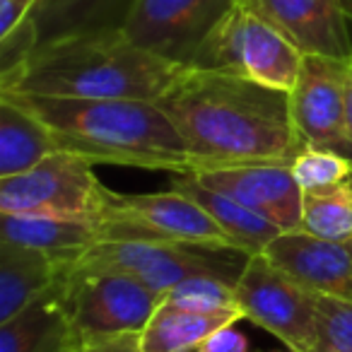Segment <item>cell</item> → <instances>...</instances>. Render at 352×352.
Here are the masks:
<instances>
[{
	"label": "cell",
	"instance_id": "obj_1",
	"mask_svg": "<svg viewBox=\"0 0 352 352\" xmlns=\"http://www.w3.org/2000/svg\"><path fill=\"white\" fill-rule=\"evenodd\" d=\"M157 104L186 142L193 171L292 164L307 147L292 123L289 92L254 80L186 68Z\"/></svg>",
	"mask_w": 352,
	"mask_h": 352
},
{
	"label": "cell",
	"instance_id": "obj_2",
	"mask_svg": "<svg viewBox=\"0 0 352 352\" xmlns=\"http://www.w3.org/2000/svg\"><path fill=\"white\" fill-rule=\"evenodd\" d=\"M34 113L51 131L58 150L94 164L191 174L193 160L184 138L157 102L142 99H65L0 92Z\"/></svg>",
	"mask_w": 352,
	"mask_h": 352
},
{
	"label": "cell",
	"instance_id": "obj_3",
	"mask_svg": "<svg viewBox=\"0 0 352 352\" xmlns=\"http://www.w3.org/2000/svg\"><path fill=\"white\" fill-rule=\"evenodd\" d=\"M184 70L135 46L123 32H94L36 46L0 75V92L160 102Z\"/></svg>",
	"mask_w": 352,
	"mask_h": 352
},
{
	"label": "cell",
	"instance_id": "obj_4",
	"mask_svg": "<svg viewBox=\"0 0 352 352\" xmlns=\"http://www.w3.org/2000/svg\"><path fill=\"white\" fill-rule=\"evenodd\" d=\"M302 58V51L278 27L258 15L246 0H236L206 36L188 68L236 75L289 92Z\"/></svg>",
	"mask_w": 352,
	"mask_h": 352
},
{
	"label": "cell",
	"instance_id": "obj_5",
	"mask_svg": "<svg viewBox=\"0 0 352 352\" xmlns=\"http://www.w3.org/2000/svg\"><path fill=\"white\" fill-rule=\"evenodd\" d=\"M246 261L249 256L236 249L152 239H104L73 263L123 270L164 299L176 285L193 275H215L236 285Z\"/></svg>",
	"mask_w": 352,
	"mask_h": 352
},
{
	"label": "cell",
	"instance_id": "obj_6",
	"mask_svg": "<svg viewBox=\"0 0 352 352\" xmlns=\"http://www.w3.org/2000/svg\"><path fill=\"white\" fill-rule=\"evenodd\" d=\"M97 220L102 227L99 241L152 239L236 249L196 201L171 188L164 193H116L107 188Z\"/></svg>",
	"mask_w": 352,
	"mask_h": 352
},
{
	"label": "cell",
	"instance_id": "obj_7",
	"mask_svg": "<svg viewBox=\"0 0 352 352\" xmlns=\"http://www.w3.org/2000/svg\"><path fill=\"white\" fill-rule=\"evenodd\" d=\"M63 275L70 326L82 342L142 333L162 302L138 278L116 268L70 263Z\"/></svg>",
	"mask_w": 352,
	"mask_h": 352
},
{
	"label": "cell",
	"instance_id": "obj_8",
	"mask_svg": "<svg viewBox=\"0 0 352 352\" xmlns=\"http://www.w3.org/2000/svg\"><path fill=\"white\" fill-rule=\"evenodd\" d=\"M104 191L94 162L58 150L22 174L0 179V212L97 220Z\"/></svg>",
	"mask_w": 352,
	"mask_h": 352
},
{
	"label": "cell",
	"instance_id": "obj_9",
	"mask_svg": "<svg viewBox=\"0 0 352 352\" xmlns=\"http://www.w3.org/2000/svg\"><path fill=\"white\" fill-rule=\"evenodd\" d=\"M234 292L244 318L265 328L289 352H314L316 292L289 278L268 256H249Z\"/></svg>",
	"mask_w": 352,
	"mask_h": 352
},
{
	"label": "cell",
	"instance_id": "obj_10",
	"mask_svg": "<svg viewBox=\"0 0 352 352\" xmlns=\"http://www.w3.org/2000/svg\"><path fill=\"white\" fill-rule=\"evenodd\" d=\"M347 75L350 58L304 54L289 89V113L304 145L333 150L352 160L347 131Z\"/></svg>",
	"mask_w": 352,
	"mask_h": 352
},
{
	"label": "cell",
	"instance_id": "obj_11",
	"mask_svg": "<svg viewBox=\"0 0 352 352\" xmlns=\"http://www.w3.org/2000/svg\"><path fill=\"white\" fill-rule=\"evenodd\" d=\"M236 0H135L123 34L140 49L188 68Z\"/></svg>",
	"mask_w": 352,
	"mask_h": 352
},
{
	"label": "cell",
	"instance_id": "obj_12",
	"mask_svg": "<svg viewBox=\"0 0 352 352\" xmlns=\"http://www.w3.org/2000/svg\"><path fill=\"white\" fill-rule=\"evenodd\" d=\"M198 182L244 203L283 232H302L304 191L289 164H241L193 171Z\"/></svg>",
	"mask_w": 352,
	"mask_h": 352
},
{
	"label": "cell",
	"instance_id": "obj_13",
	"mask_svg": "<svg viewBox=\"0 0 352 352\" xmlns=\"http://www.w3.org/2000/svg\"><path fill=\"white\" fill-rule=\"evenodd\" d=\"M263 254L311 292L352 302V239L333 241L307 232H283Z\"/></svg>",
	"mask_w": 352,
	"mask_h": 352
},
{
	"label": "cell",
	"instance_id": "obj_14",
	"mask_svg": "<svg viewBox=\"0 0 352 352\" xmlns=\"http://www.w3.org/2000/svg\"><path fill=\"white\" fill-rule=\"evenodd\" d=\"M302 54L352 58L342 0H246Z\"/></svg>",
	"mask_w": 352,
	"mask_h": 352
},
{
	"label": "cell",
	"instance_id": "obj_15",
	"mask_svg": "<svg viewBox=\"0 0 352 352\" xmlns=\"http://www.w3.org/2000/svg\"><path fill=\"white\" fill-rule=\"evenodd\" d=\"M78 345L82 340L70 326L65 275L15 316L0 321V352H70Z\"/></svg>",
	"mask_w": 352,
	"mask_h": 352
},
{
	"label": "cell",
	"instance_id": "obj_16",
	"mask_svg": "<svg viewBox=\"0 0 352 352\" xmlns=\"http://www.w3.org/2000/svg\"><path fill=\"white\" fill-rule=\"evenodd\" d=\"M0 239L46 251L70 265L102 239V227L85 217L0 212Z\"/></svg>",
	"mask_w": 352,
	"mask_h": 352
},
{
	"label": "cell",
	"instance_id": "obj_17",
	"mask_svg": "<svg viewBox=\"0 0 352 352\" xmlns=\"http://www.w3.org/2000/svg\"><path fill=\"white\" fill-rule=\"evenodd\" d=\"M135 0H39L27 20L36 46L94 32H123Z\"/></svg>",
	"mask_w": 352,
	"mask_h": 352
},
{
	"label": "cell",
	"instance_id": "obj_18",
	"mask_svg": "<svg viewBox=\"0 0 352 352\" xmlns=\"http://www.w3.org/2000/svg\"><path fill=\"white\" fill-rule=\"evenodd\" d=\"M169 188L196 201L227 232L232 244L239 251H244L246 256L263 254L265 246L283 234V230L275 227L270 220L261 217L258 212L246 208L244 203L234 201L232 196H225V193L201 184L193 174H171Z\"/></svg>",
	"mask_w": 352,
	"mask_h": 352
},
{
	"label": "cell",
	"instance_id": "obj_19",
	"mask_svg": "<svg viewBox=\"0 0 352 352\" xmlns=\"http://www.w3.org/2000/svg\"><path fill=\"white\" fill-rule=\"evenodd\" d=\"M65 268V261L46 251L0 239V321H8L54 287Z\"/></svg>",
	"mask_w": 352,
	"mask_h": 352
},
{
	"label": "cell",
	"instance_id": "obj_20",
	"mask_svg": "<svg viewBox=\"0 0 352 352\" xmlns=\"http://www.w3.org/2000/svg\"><path fill=\"white\" fill-rule=\"evenodd\" d=\"M241 309L193 311L162 299L140 333L142 352H196L215 331L241 321Z\"/></svg>",
	"mask_w": 352,
	"mask_h": 352
},
{
	"label": "cell",
	"instance_id": "obj_21",
	"mask_svg": "<svg viewBox=\"0 0 352 352\" xmlns=\"http://www.w3.org/2000/svg\"><path fill=\"white\" fill-rule=\"evenodd\" d=\"M58 152L51 131L12 99L0 97V179L22 174Z\"/></svg>",
	"mask_w": 352,
	"mask_h": 352
},
{
	"label": "cell",
	"instance_id": "obj_22",
	"mask_svg": "<svg viewBox=\"0 0 352 352\" xmlns=\"http://www.w3.org/2000/svg\"><path fill=\"white\" fill-rule=\"evenodd\" d=\"M302 232L321 239H352V182L328 191H304Z\"/></svg>",
	"mask_w": 352,
	"mask_h": 352
},
{
	"label": "cell",
	"instance_id": "obj_23",
	"mask_svg": "<svg viewBox=\"0 0 352 352\" xmlns=\"http://www.w3.org/2000/svg\"><path fill=\"white\" fill-rule=\"evenodd\" d=\"M289 166L302 191H328L352 182V160L333 150L307 145Z\"/></svg>",
	"mask_w": 352,
	"mask_h": 352
},
{
	"label": "cell",
	"instance_id": "obj_24",
	"mask_svg": "<svg viewBox=\"0 0 352 352\" xmlns=\"http://www.w3.org/2000/svg\"><path fill=\"white\" fill-rule=\"evenodd\" d=\"M164 299L176 304V307L193 309V311L239 309L234 285L222 278H215V275H193V278L176 285Z\"/></svg>",
	"mask_w": 352,
	"mask_h": 352
},
{
	"label": "cell",
	"instance_id": "obj_25",
	"mask_svg": "<svg viewBox=\"0 0 352 352\" xmlns=\"http://www.w3.org/2000/svg\"><path fill=\"white\" fill-rule=\"evenodd\" d=\"M314 352H352V302L316 294Z\"/></svg>",
	"mask_w": 352,
	"mask_h": 352
},
{
	"label": "cell",
	"instance_id": "obj_26",
	"mask_svg": "<svg viewBox=\"0 0 352 352\" xmlns=\"http://www.w3.org/2000/svg\"><path fill=\"white\" fill-rule=\"evenodd\" d=\"M196 352H249V340L232 323V326L220 328L210 338H206Z\"/></svg>",
	"mask_w": 352,
	"mask_h": 352
},
{
	"label": "cell",
	"instance_id": "obj_27",
	"mask_svg": "<svg viewBox=\"0 0 352 352\" xmlns=\"http://www.w3.org/2000/svg\"><path fill=\"white\" fill-rule=\"evenodd\" d=\"M39 0H0V36L10 34L15 27H20Z\"/></svg>",
	"mask_w": 352,
	"mask_h": 352
},
{
	"label": "cell",
	"instance_id": "obj_28",
	"mask_svg": "<svg viewBox=\"0 0 352 352\" xmlns=\"http://www.w3.org/2000/svg\"><path fill=\"white\" fill-rule=\"evenodd\" d=\"M85 352H142L140 333H123V336L85 342Z\"/></svg>",
	"mask_w": 352,
	"mask_h": 352
},
{
	"label": "cell",
	"instance_id": "obj_29",
	"mask_svg": "<svg viewBox=\"0 0 352 352\" xmlns=\"http://www.w3.org/2000/svg\"><path fill=\"white\" fill-rule=\"evenodd\" d=\"M347 131L352 138V58H350V75H347Z\"/></svg>",
	"mask_w": 352,
	"mask_h": 352
},
{
	"label": "cell",
	"instance_id": "obj_30",
	"mask_svg": "<svg viewBox=\"0 0 352 352\" xmlns=\"http://www.w3.org/2000/svg\"><path fill=\"white\" fill-rule=\"evenodd\" d=\"M342 8H345V15H347V20L352 22V0H342Z\"/></svg>",
	"mask_w": 352,
	"mask_h": 352
},
{
	"label": "cell",
	"instance_id": "obj_31",
	"mask_svg": "<svg viewBox=\"0 0 352 352\" xmlns=\"http://www.w3.org/2000/svg\"><path fill=\"white\" fill-rule=\"evenodd\" d=\"M70 352H85V342H82V345L75 347V350H70Z\"/></svg>",
	"mask_w": 352,
	"mask_h": 352
}]
</instances>
